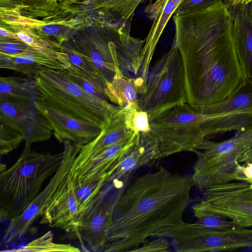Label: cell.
Returning <instances> with one entry per match:
<instances>
[{"label":"cell","mask_w":252,"mask_h":252,"mask_svg":"<svg viewBox=\"0 0 252 252\" xmlns=\"http://www.w3.org/2000/svg\"><path fill=\"white\" fill-rule=\"evenodd\" d=\"M173 19L187 103L200 112L226 98L245 78L234 42L231 12L220 0L202 10L173 15Z\"/></svg>","instance_id":"obj_1"},{"label":"cell","mask_w":252,"mask_h":252,"mask_svg":"<svg viewBox=\"0 0 252 252\" xmlns=\"http://www.w3.org/2000/svg\"><path fill=\"white\" fill-rule=\"evenodd\" d=\"M194 186L192 176L172 173L161 166L137 178L116 205L103 251H130L157 230L183 222Z\"/></svg>","instance_id":"obj_2"},{"label":"cell","mask_w":252,"mask_h":252,"mask_svg":"<svg viewBox=\"0 0 252 252\" xmlns=\"http://www.w3.org/2000/svg\"><path fill=\"white\" fill-rule=\"evenodd\" d=\"M150 125L164 158L184 151L193 152L208 136L246 129L249 122L242 112L203 113L182 103L156 115L150 120Z\"/></svg>","instance_id":"obj_3"},{"label":"cell","mask_w":252,"mask_h":252,"mask_svg":"<svg viewBox=\"0 0 252 252\" xmlns=\"http://www.w3.org/2000/svg\"><path fill=\"white\" fill-rule=\"evenodd\" d=\"M32 78L34 100L102 128L123 108L86 92L69 77L66 69H45Z\"/></svg>","instance_id":"obj_4"},{"label":"cell","mask_w":252,"mask_h":252,"mask_svg":"<svg viewBox=\"0 0 252 252\" xmlns=\"http://www.w3.org/2000/svg\"><path fill=\"white\" fill-rule=\"evenodd\" d=\"M63 152H22L16 162L0 173V220L18 217L39 192L62 162Z\"/></svg>","instance_id":"obj_5"},{"label":"cell","mask_w":252,"mask_h":252,"mask_svg":"<svg viewBox=\"0 0 252 252\" xmlns=\"http://www.w3.org/2000/svg\"><path fill=\"white\" fill-rule=\"evenodd\" d=\"M252 148V127L220 142L206 138L193 152L197 156L191 175L194 186L203 191L231 182H247L239 160Z\"/></svg>","instance_id":"obj_6"},{"label":"cell","mask_w":252,"mask_h":252,"mask_svg":"<svg viewBox=\"0 0 252 252\" xmlns=\"http://www.w3.org/2000/svg\"><path fill=\"white\" fill-rule=\"evenodd\" d=\"M182 103H187L184 67L179 50L173 42L149 70L145 89L138 103L150 120Z\"/></svg>","instance_id":"obj_7"},{"label":"cell","mask_w":252,"mask_h":252,"mask_svg":"<svg viewBox=\"0 0 252 252\" xmlns=\"http://www.w3.org/2000/svg\"><path fill=\"white\" fill-rule=\"evenodd\" d=\"M163 237L172 240L178 252L232 251L252 248V228L237 226L225 230H216L197 222L184 221L165 227Z\"/></svg>","instance_id":"obj_8"},{"label":"cell","mask_w":252,"mask_h":252,"mask_svg":"<svg viewBox=\"0 0 252 252\" xmlns=\"http://www.w3.org/2000/svg\"><path fill=\"white\" fill-rule=\"evenodd\" d=\"M126 187L116 181L108 182L79 215L70 235L92 251L103 250L108 242V231L115 207Z\"/></svg>","instance_id":"obj_9"},{"label":"cell","mask_w":252,"mask_h":252,"mask_svg":"<svg viewBox=\"0 0 252 252\" xmlns=\"http://www.w3.org/2000/svg\"><path fill=\"white\" fill-rule=\"evenodd\" d=\"M203 199L194 205L231 220L238 227H252V186L234 181L203 191Z\"/></svg>","instance_id":"obj_10"},{"label":"cell","mask_w":252,"mask_h":252,"mask_svg":"<svg viewBox=\"0 0 252 252\" xmlns=\"http://www.w3.org/2000/svg\"><path fill=\"white\" fill-rule=\"evenodd\" d=\"M63 144V156L58 169L47 185L29 204L25 210L10 221L5 233L7 240L21 238L26 234L34 220L41 217L45 208L70 169L82 146L68 142Z\"/></svg>","instance_id":"obj_11"},{"label":"cell","mask_w":252,"mask_h":252,"mask_svg":"<svg viewBox=\"0 0 252 252\" xmlns=\"http://www.w3.org/2000/svg\"><path fill=\"white\" fill-rule=\"evenodd\" d=\"M0 123L20 131L25 142L23 152L31 151L33 143L49 140L52 127L35 107L34 101L15 102L0 98Z\"/></svg>","instance_id":"obj_12"},{"label":"cell","mask_w":252,"mask_h":252,"mask_svg":"<svg viewBox=\"0 0 252 252\" xmlns=\"http://www.w3.org/2000/svg\"><path fill=\"white\" fill-rule=\"evenodd\" d=\"M75 185L71 166L45 208L40 224L61 229L69 234L71 232L79 215Z\"/></svg>","instance_id":"obj_13"},{"label":"cell","mask_w":252,"mask_h":252,"mask_svg":"<svg viewBox=\"0 0 252 252\" xmlns=\"http://www.w3.org/2000/svg\"><path fill=\"white\" fill-rule=\"evenodd\" d=\"M39 111L51 125L57 140L64 143L82 146L94 139L100 133L102 127L55 109L40 102L34 100Z\"/></svg>","instance_id":"obj_14"},{"label":"cell","mask_w":252,"mask_h":252,"mask_svg":"<svg viewBox=\"0 0 252 252\" xmlns=\"http://www.w3.org/2000/svg\"><path fill=\"white\" fill-rule=\"evenodd\" d=\"M138 133H133L121 141L98 153L87 161L72 164L75 179L79 181H99L108 183L114 168L120 158L136 142Z\"/></svg>","instance_id":"obj_15"},{"label":"cell","mask_w":252,"mask_h":252,"mask_svg":"<svg viewBox=\"0 0 252 252\" xmlns=\"http://www.w3.org/2000/svg\"><path fill=\"white\" fill-rule=\"evenodd\" d=\"M162 158L155 136L150 131L139 132L135 144L115 166L109 182L116 180L126 183L130 175L136 170L144 166L152 165Z\"/></svg>","instance_id":"obj_16"},{"label":"cell","mask_w":252,"mask_h":252,"mask_svg":"<svg viewBox=\"0 0 252 252\" xmlns=\"http://www.w3.org/2000/svg\"><path fill=\"white\" fill-rule=\"evenodd\" d=\"M70 65L64 52L38 56L0 55V68L10 69L30 78L45 69H65Z\"/></svg>","instance_id":"obj_17"},{"label":"cell","mask_w":252,"mask_h":252,"mask_svg":"<svg viewBox=\"0 0 252 252\" xmlns=\"http://www.w3.org/2000/svg\"><path fill=\"white\" fill-rule=\"evenodd\" d=\"M165 4L155 14L153 24L144 40L141 52L140 68L134 78L140 91V95L145 89L151 62L157 44L166 25L177 7L171 0L166 1Z\"/></svg>","instance_id":"obj_18"},{"label":"cell","mask_w":252,"mask_h":252,"mask_svg":"<svg viewBox=\"0 0 252 252\" xmlns=\"http://www.w3.org/2000/svg\"><path fill=\"white\" fill-rule=\"evenodd\" d=\"M229 9L233 19V40L239 62L245 77L252 79V21L249 6L241 5Z\"/></svg>","instance_id":"obj_19"},{"label":"cell","mask_w":252,"mask_h":252,"mask_svg":"<svg viewBox=\"0 0 252 252\" xmlns=\"http://www.w3.org/2000/svg\"><path fill=\"white\" fill-rule=\"evenodd\" d=\"M133 133L126 125L123 107L121 111L102 127L98 136L81 147L73 165H80L105 148L121 141Z\"/></svg>","instance_id":"obj_20"},{"label":"cell","mask_w":252,"mask_h":252,"mask_svg":"<svg viewBox=\"0 0 252 252\" xmlns=\"http://www.w3.org/2000/svg\"><path fill=\"white\" fill-rule=\"evenodd\" d=\"M250 110L252 111V79L245 77L228 97L203 108L199 112L222 114Z\"/></svg>","instance_id":"obj_21"},{"label":"cell","mask_w":252,"mask_h":252,"mask_svg":"<svg viewBox=\"0 0 252 252\" xmlns=\"http://www.w3.org/2000/svg\"><path fill=\"white\" fill-rule=\"evenodd\" d=\"M105 92L109 100L121 107L138 103L140 94L134 78L121 70L117 71L112 82H106Z\"/></svg>","instance_id":"obj_22"},{"label":"cell","mask_w":252,"mask_h":252,"mask_svg":"<svg viewBox=\"0 0 252 252\" xmlns=\"http://www.w3.org/2000/svg\"><path fill=\"white\" fill-rule=\"evenodd\" d=\"M35 94V84L32 78H0V98L15 102H32Z\"/></svg>","instance_id":"obj_23"},{"label":"cell","mask_w":252,"mask_h":252,"mask_svg":"<svg viewBox=\"0 0 252 252\" xmlns=\"http://www.w3.org/2000/svg\"><path fill=\"white\" fill-rule=\"evenodd\" d=\"M153 0H103V5L120 29H125L132 20L137 7L145 1Z\"/></svg>","instance_id":"obj_24"},{"label":"cell","mask_w":252,"mask_h":252,"mask_svg":"<svg viewBox=\"0 0 252 252\" xmlns=\"http://www.w3.org/2000/svg\"><path fill=\"white\" fill-rule=\"evenodd\" d=\"M69 77L89 94L109 101L105 92L106 81L70 64L66 68Z\"/></svg>","instance_id":"obj_25"},{"label":"cell","mask_w":252,"mask_h":252,"mask_svg":"<svg viewBox=\"0 0 252 252\" xmlns=\"http://www.w3.org/2000/svg\"><path fill=\"white\" fill-rule=\"evenodd\" d=\"M80 251L79 248L70 244H58L54 242L53 235L50 230L20 248L4 251V252H78Z\"/></svg>","instance_id":"obj_26"},{"label":"cell","mask_w":252,"mask_h":252,"mask_svg":"<svg viewBox=\"0 0 252 252\" xmlns=\"http://www.w3.org/2000/svg\"><path fill=\"white\" fill-rule=\"evenodd\" d=\"M107 183V181L104 180L99 181L82 182L75 179V195L79 215L89 207Z\"/></svg>","instance_id":"obj_27"},{"label":"cell","mask_w":252,"mask_h":252,"mask_svg":"<svg viewBox=\"0 0 252 252\" xmlns=\"http://www.w3.org/2000/svg\"><path fill=\"white\" fill-rule=\"evenodd\" d=\"M126 125L132 132H150V120L147 113L142 110L138 103H129L123 107Z\"/></svg>","instance_id":"obj_28"},{"label":"cell","mask_w":252,"mask_h":252,"mask_svg":"<svg viewBox=\"0 0 252 252\" xmlns=\"http://www.w3.org/2000/svg\"><path fill=\"white\" fill-rule=\"evenodd\" d=\"M192 209L196 222L209 229L225 230L236 226L231 220L221 215L206 211L194 205Z\"/></svg>","instance_id":"obj_29"},{"label":"cell","mask_w":252,"mask_h":252,"mask_svg":"<svg viewBox=\"0 0 252 252\" xmlns=\"http://www.w3.org/2000/svg\"><path fill=\"white\" fill-rule=\"evenodd\" d=\"M0 124V155L4 156L15 150L24 138L18 130L4 124Z\"/></svg>","instance_id":"obj_30"},{"label":"cell","mask_w":252,"mask_h":252,"mask_svg":"<svg viewBox=\"0 0 252 252\" xmlns=\"http://www.w3.org/2000/svg\"><path fill=\"white\" fill-rule=\"evenodd\" d=\"M64 53L67 55L71 64L92 75L105 80L91 60L80 51L69 48L66 49Z\"/></svg>","instance_id":"obj_31"},{"label":"cell","mask_w":252,"mask_h":252,"mask_svg":"<svg viewBox=\"0 0 252 252\" xmlns=\"http://www.w3.org/2000/svg\"><path fill=\"white\" fill-rule=\"evenodd\" d=\"M220 0H182L173 15H183L207 8Z\"/></svg>","instance_id":"obj_32"},{"label":"cell","mask_w":252,"mask_h":252,"mask_svg":"<svg viewBox=\"0 0 252 252\" xmlns=\"http://www.w3.org/2000/svg\"><path fill=\"white\" fill-rule=\"evenodd\" d=\"M153 240H146L137 248L130 250L136 252H166L169 251L170 243L167 238L158 237Z\"/></svg>","instance_id":"obj_33"},{"label":"cell","mask_w":252,"mask_h":252,"mask_svg":"<svg viewBox=\"0 0 252 252\" xmlns=\"http://www.w3.org/2000/svg\"><path fill=\"white\" fill-rule=\"evenodd\" d=\"M0 54L9 56H24L29 55L31 47L17 42H1L0 45Z\"/></svg>","instance_id":"obj_34"},{"label":"cell","mask_w":252,"mask_h":252,"mask_svg":"<svg viewBox=\"0 0 252 252\" xmlns=\"http://www.w3.org/2000/svg\"><path fill=\"white\" fill-rule=\"evenodd\" d=\"M244 174L247 182L252 183V162L244 163Z\"/></svg>","instance_id":"obj_35"},{"label":"cell","mask_w":252,"mask_h":252,"mask_svg":"<svg viewBox=\"0 0 252 252\" xmlns=\"http://www.w3.org/2000/svg\"><path fill=\"white\" fill-rule=\"evenodd\" d=\"M167 0L172 1L178 6L182 0H156L155 2L150 4V6L154 9H158L165 5V2Z\"/></svg>","instance_id":"obj_36"},{"label":"cell","mask_w":252,"mask_h":252,"mask_svg":"<svg viewBox=\"0 0 252 252\" xmlns=\"http://www.w3.org/2000/svg\"><path fill=\"white\" fill-rule=\"evenodd\" d=\"M17 36L23 42L27 44L31 45L35 44L33 38L25 33L19 32L17 34Z\"/></svg>","instance_id":"obj_37"},{"label":"cell","mask_w":252,"mask_h":252,"mask_svg":"<svg viewBox=\"0 0 252 252\" xmlns=\"http://www.w3.org/2000/svg\"><path fill=\"white\" fill-rule=\"evenodd\" d=\"M42 31L46 34L49 35H55L58 34L59 30L58 29L53 25H47L44 26L42 28Z\"/></svg>","instance_id":"obj_38"},{"label":"cell","mask_w":252,"mask_h":252,"mask_svg":"<svg viewBox=\"0 0 252 252\" xmlns=\"http://www.w3.org/2000/svg\"><path fill=\"white\" fill-rule=\"evenodd\" d=\"M252 0H232L230 7L232 8L241 5H248Z\"/></svg>","instance_id":"obj_39"},{"label":"cell","mask_w":252,"mask_h":252,"mask_svg":"<svg viewBox=\"0 0 252 252\" xmlns=\"http://www.w3.org/2000/svg\"><path fill=\"white\" fill-rule=\"evenodd\" d=\"M0 35L3 36L8 37L9 36L8 32L6 30L3 29L1 28H0Z\"/></svg>","instance_id":"obj_40"},{"label":"cell","mask_w":252,"mask_h":252,"mask_svg":"<svg viewBox=\"0 0 252 252\" xmlns=\"http://www.w3.org/2000/svg\"><path fill=\"white\" fill-rule=\"evenodd\" d=\"M247 159L249 162H252V148L247 153Z\"/></svg>","instance_id":"obj_41"},{"label":"cell","mask_w":252,"mask_h":252,"mask_svg":"<svg viewBox=\"0 0 252 252\" xmlns=\"http://www.w3.org/2000/svg\"><path fill=\"white\" fill-rule=\"evenodd\" d=\"M248 6H249V8L250 16H251L252 21V0H251L250 1V2L249 3Z\"/></svg>","instance_id":"obj_42"},{"label":"cell","mask_w":252,"mask_h":252,"mask_svg":"<svg viewBox=\"0 0 252 252\" xmlns=\"http://www.w3.org/2000/svg\"><path fill=\"white\" fill-rule=\"evenodd\" d=\"M6 169V165L1 163L0 165V173H1Z\"/></svg>","instance_id":"obj_43"},{"label":"cell","mask_w":252,"mask_h":252,"mask_svg":"<svg viewBox=\"0 0 252 252\" xmlns=\"http://www.w3.org/2000/svg\"><path fill=\"white\" fill-rule=\"evenodd\" d=\"M232 0H225L224 3L227 7L229 6Z\"/></svg>","instance_id":"obj_44"},{"label":"cell","mask_w":252,"mask_h":252,"mask_svg":"<svg viewBox=\"0 0 252 252\" xmlns=\"http://www.w3.org/2000/svg\"><path fill=\"white\" fill-rule=\"evenodd\" d=\"M251 185H252V183L251 184Z\"/></svg>","instance_id":"obj_45"}]
</instances>
